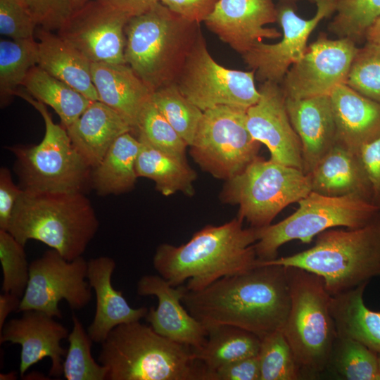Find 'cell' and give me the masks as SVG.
I'll return each instance as SVG.
<instances>
[{
  "instance_id": "4fadbf2b",
  "label": "cell",
  "mask_w": 380,
  "mask_h": 380,
  "mask_svg": "<svg viewBox=\"0 0 380 380\" xmlns=\"http://www.w3.org/2000/svg\"><path fill=\"white\" fill-rule=\"evenodd\" d=\"M87 261L83 256L69 261L51 248L30 264V278L18 312L35 310L57 318L62 300L72 310H81L91 299L87 281Z\"/></svg>"
},
{
  "instance_id": "7a4b0ae2",
  "label": "cell",
  "mask_w": 380,
  "mask_h": 380,
  "mask_svg": "<svg viewBox=\"0 0 380 380\" xmlns=\"http://www.w3.org/2000/svg\"><path fill=\"white\" fill-rule=\"evenodd\" d=\"M236 217L221 225H207L179 246L159 245L153 258L158 274L170 285L200 291L217 279L258 266L255 243L260 229L245 228Z\"/></svg>"
},
{
  "instance_id": "c3c4849f",
  "label": "cell",
  "mask_w": 380,
  "mask_h": 380,
  "mask_svg": "<svg viewBox=\"0 0 380 380\" xmlns=\"http://www.w3.org/2000/svg\"><path fill=\"white\" fill-rule=\"evenodd\" d=\"M126 15L129 18L141 15L156 5L160 0H96Z\"/></svg>"
},
{
  "instance_id": "30bf717a",
  "label": "cell",
  "mask_w": 380,
  "mask_h": 380,
  "mask_svg": "<svg viewBox=\"0 0 380 380\" xmlns=\"http://www.w3.org/2000/svg\"><path fill=\"white\" fill-rule=\"evenodd\" d=\"M298 204L291 215L260 229L259 239L254 245L258 260L277 258L279 248L289 241L309 243L327 229L359 228L380 217L376 205L354 196H328L311 191Z\"/></svg>"
},
{
  "instance_id": "60d3db41",
  "label": "cell",
  "mask_w": 380,
  "mask_h": 380,
  "mask_svg": "<svg viewBox=\"0 0 380 380\" xmlns=\"http://www.w3.org/2000/svg\"><path fill=\"white\" fill-rule=\"evenodd\" d=\"M346 84L380 104V47L372 43L358 49Z\"/></svg>"
},
{
  "instance_id": "f35d334b",
  "label": "cell",
  "mask_w": 380,
  "mask_h": 380,
  "mask_svg": "<svg viewBox=\"0 0 380 380\" xmlns=\"http://www.w3.org/2000/svg\"><path fill=\"white\" fill-rule=\"evenodd\" d=\"M134 132L139 139L153 147L186 160L187 144L158 110L151 99L143 108Z\"/></svg>"
},
{
  "instance_id": "7dc6e473",
  "label": "cell",
  "mask_w": 380,
  "mask_h": 380,
  "mask_svg": "<svg viewBox=\"0 0 380 380\" xmlns=\"http://www.w3.org/2000/svg\"><path fill=\"white\" fill-rule=\"evenodd\" d=\"M23 190L14 184L9 169H0V229L8 227L13 209Z\"/></svg>"
},
{
  "instance_id": "d590c367",
  "label": "cell",
  "mask_w": 380,
  "mask_h": 380,
  "mask_svg": "<svg viewBox=\"0 0 380 380\" xmlns=\"http://www.w3.org/2000/svg\"><path fill=\"white\" fill-rule=\"evenodd\" d=\"M73 327L68 336V348L63 360V375L67 380H106L108 369L91 355L93 341L79 318L72 316Z\"/></svg>"
},
{
  "instance_id": "f907efd6",
  "label": "cell",
  "mask_w": 380,
  "mask_h": 380,
  "mask_svg": "<svg viewBox=\"0 0 380 380\" xmlns=\"http://www.w3.org/2000/svg\"><path fill=\"white\" fill-rule=\"evenodd\" d=\"M367 42L374 44L380 47V18H379L368 29L365 35Z\"/></svg>"
},
{
  "instance_id": "2e32d148",
  "label": "cell",
  "mask_w": 380,
  "mask_h": 380,
  "mask_svg": "<svg viewBox=\"0 0 380 380\" xmlns=\"http://www.w3.org/2000/svg\"><path fill=\"white\" fill-rule=\"evenodd\" d=\"M129 20L96 0L87 1L75 8L58 35L91 63L124 64L125 31Z\"/></svg>"
},
{
  "instance_id": "4316f807",
  "label": "cell",
  "mask_w": 380,
  "mask_h": 380,
  "mask_svg": "<svg viewBox=\"0 0 380 380\" xmlns=\"http://www.w3.org/2000/svg\"><path fill=\"white\" fill-rule=\"evenodd\" d=\"M38 39V66L68 84L91 101H99L88 60L58 34L42 28Z\"/></svg>"
},
{
  "instance_id": "d6986e66",
  "label": "cell",
  "mask_w": 380,
  "mask_h": 380,
  "mask_svg": "<svg viewBox=\"0 0 380 380\" xmlns=\"http://www.w3.org/2000/svg\"><path fill=\"white\" fill-rule=\"evenodd\" d=\"M20 318L7 321L0 330V343L10 342L21 346L20 374L44 357L51 361L49 375L60 377L63 374V359L67 350L61 341L68 338V329L54 317L35 310L23 312Z\"/></svg>"
},
{
  "instance_id": "f6af8a7d",
  "label": "cell",
  "mask_w": 380,
  "mask_h": 380,
  "mask_svg": "<svg viewBox=\"0 0 380 380\" xmlns=\"http://www.w3.org/2000/svg\"><path fill=\"white\" fill-rule=\"evenodd\" d=\"M218 0H160V2L188 22L200 25L213 11Z\"/></svg>"
},
{
  "instance_id": "8992f818",
  "label": "cell",
  "mask_w": 380,
  "mask_h": 380,
  "mask_svg": "<svg viewBox=\"0 0 380 380\" xmlns=\"http://www.w3.org/2000/svg\"><path fill=\"white\" fill-rule=\"evenodd\" d=\"M160 2L125 27V63L153 91L175 82L200 31Z\"/></svg>"
},
{
  "instance_id": "1f68e13d",
  "label": "cell",
  "mask_w": 380,
  "mask_h": 380,
  "mask_svg": "<svg viewBox=\"0 0 380 380\" xmlns=\"http://www.w3.org/2000/svg\"><path fill=\"white\" fill-rule=\"evenodd\" d=\"M22 87L32 98L52 108L65 129L81 115L92 101L38 65L29 72Z\"/></svg>"
},
{
  "instance_id": "e575fe53",
  "label": "cell",
  "mask_w": 380,
  "mask_h": 380,
  "mask_svg": "<svg viewBox=\"0 0 380 380\" xmlns=\"http://www.w3.org/2000/svg\"><path fill=\"white\" fill-rule=\"evenodd\" d=\"M151 101L187 145L190 146L203 111L186 99L175 82L153 91Z\"/></svg>"
},
{
  "instance_id": "bcb514c9",
  "label": "cell",
  "mask_w": 380,
  "mask_h": 380,
  "mask_svg": "<svg viewBox=\"0 0 380 380\" xmlns=\"http://www.w3.org/2000/svg\"><path fill=\"white\" fill-rule=\"evenodd\" d=\"M213 380H260L258 356L241 358L217 368Z\"/></svg>"
},
{
  "instance_id": "b9f144b4",
  "label": "cell",
  "mask_w": 380,
  "mask_h": 380,
  "mask_svg": "<svg viewBox=\"0 0 380 380\" xmlns=\"http://www.w3.org/2000/svg\"><path fill=\"white\" fill-rule=\"evenodd\" d=\"M37 23L19 0H0V34L11 39L34 37Z\"/></svg>"
},
{
  "instance_id": "d4e9b609",
  "label": "cell",
  "mask_w": 380,
  "mask_h": 380,
  "mask_svg": "<svg viewBox=\"0 0 380 380\" xmlns=\"http://www.w3.org/2000/svg\"><path fill=\"white\" fill-rule=\"evenodd\" d=\"M91 72L99 101L122 115L134 132L152 91L126 63H91Z\"/></svg>"
},
{
  "instance_id": "9c48e42d",
  "label": "cell",
  "mask_w": 380,
  "mask_h": 380,
  "mask_svg": "<svg viewBox=\"0 0 380 380\" xmlns=\"http://www.w3.org/2000/svg\"><path fill=\"white\" fill-rule=\"evenodd\" d=\"M310 192L308 176L302 170L258 156L240 174L225 181L220 199L238 205V217L262 229Z\"/></svg>"
},
{
  "instance_id": "816d5d0a",
  "label": "cell",
  "mask_w": 380,
  "mask_h": 380,
  "mask_svg": "<svg viewBox=\"0 0 380 380\" xmlns=\"http://www.w3.org/2000/svg\"><path fill=\"white\" fill-rule=\"evenodd\" d=\"M71 1L75 6V8H76L77 7L83 4L87 0H71Z\"/></svg>"
},
{
  "instance_id": "ee69618b",
  "label": "cell",
  "mask_w": 380,
  "mask_h": 380,
  "mask_svg": "<svg viewBox=\"0 0 380 380\" xmlns=\"http://www.w3.org/2000/svg\"><path fill=\"white\" fill-rule=\"evenodd\" d=\"M372 191V203L380 210V135L357 151Z\"/></svg>"
},
{
  "instance_id": "4dcf8cb0",
  "label": "cell",
  "mask_w": 380,
  "mask_h": 380,
  "mask_svg": "<svg viewBox=\"0 0 380 380\" xmlns=\"http://www.w3.org/2000/svg\"><path fill=\"white\" fill-rule=\"evenodd\" d=\"M205 343L194 350L198 360L207 369L210 380L219 367L237 360L258 355L261 338L246 329L227 324L206 327Z\"/></svg>"
},
{
  "instance_id": "f546056e",
  "label": "cell",
  "mask_w": 380,
  "mask_h": 380,
  "mask_svg": "<svg viewBox=\"0 0 380 380\" xmlns=\"http://www.w3.org/2000/svg\"><path fill=\"white\" fill-rule=\"evenodd\" d=\"M139 140L141 146L136 161L137 177L151 179L155 183L156 189L165 196L177 192L187 196H194V182L197 175L187 161Z\"/></svg>"
},
{
  "instance_id": "7402d4cb",
  "label": "cell",
  "mask_w": 380,
  "mask_h": 380,
  "mask_svg": "<svg viewBox=\"0 0 380 380\" xmlns=\"http://www.w3.org/2000/svg\"><path fill=\"white\" fill-rule=\"evenodd\" d=\"M115 260L108 256H99L87 261V281L96 295L94 317L87 329L93 342L101 343L115 327L146 317V307H130L122 291L112 285Z\"/></svg>"
},
{
  "instance_id": "74e56055",
  "label": "cell",
  "mask_w": 380,
  "mask_h": 380,
  "mask_svg": "<svg viewBox=\"0 0 380 380\" xmlns=\"http://www.w3.org/2000/svg\"><path fill=\"white\" fill-rule=\"evenodd\" d=\"M260 380L303 379L300 367L282 329L261 338L258 354Z\"/></svg>"
},
{
  "instance_id": "e0dca14e",
  "label": "cell",
  "mask_w": 380,
  "mask_h": 380,
  "mask_svg": "<svg viewBox=\"0 0 380 380\" xmlns=\"http://www.w3.org/2000/svg\"><path fill=\"white\" fill-rule=\"evenodd\" d=\"M260 98L246 110V126L253 138L268 148L272 160L303 170L302 148L286 108L280 84L262 82Z\"/></svg>"
},
{
  "instance_id": "f5cc1de1",
  "label": "cell",
  "mask_w": 380,
  "mask_h": 380,
  "mask_svg": "<svg viewBox=\"0 0 380 380\" xmlns=\"http://www.w3.org/2000/svg\"><path fill=\"white\" fill-rule=\"evenodd\" d=\"M279 3H284V4H290L295 5V4L298 1H302V0H278ZM310 1V0H308Z\"/></svg>"
},
{
  "instance_id": "277c9868",
  "label": "cell",
  "mask_w": 380,
  "mask_h": 380,
  "mask_svg": "<svg viewBox=\"0 0 380 380\" xmlns=\"http://www.w3.org/2000/svg\"><path fill=\"white\" fill-rule=\"evenodd\" d=\"M99 221L82 192H27L19 196L7 231L23 246L44 243L71 261L82 256Z\"/></svg>"
},
{
  "instance_id": "9a60e30c",
  "label": "cell",
  "mask_w": 380,
  "mask_h": 380,
  "mask_svg": "<svg viewBox=\"0 0 380 380\" xmlns=\"http://www.w3.org/2000/svg\"><path fill=\"white\" fill-rule=\"evenodd\" d=\"M358 49L350 39L319 35L285 75L281 86L286 97L329 95L338 85L346 83Z\"/></svg>"
},
{
  "instance_id": "681fc988",
  "label": "cell",
  "mask_w": 380,
  "mask_h": 380,
  "mask_svg": "<svg viewBox=\"0 0 380 380\" xmlns=\"http://www.w3.org/2000/svg\"><path fill=\"white\" fill-rule=\"evenodd\" d=\"M21 298L11 293L3 292L0 294V330L6 322V318L12 312H18Z\"/></svg>"
},
{
  "instance_id": "ffe728a7",
  "label": "cell",
  "mask_w": 380,
  "mask_h": 380,
  "mask_svg": "<svg viewBox=\"0 0 380 380\" xmlns=\"http://www.w3.org/2000/svg\"><path fill=\"white\" fill-rule=\"evenodd\" d=\"M137 292L141 296L158 298L157 308L148 309L145 317L155 331L194 350L204 346L207 327L184 307L182 286H173L159 274H146L138 281Z\"/></svg>"
},
{
  "instance_id": "8d00e7d4",
  "label": "cell",
  "mask_w": 380,
  "mask_h": 380,
  "mask_svg": "<svg viewBox=\"0 0 380 380\" xmlns=\"http://www.w3.org/2000/svg\"><path fill=\"white\" fill-rule=\"evenodd\" d=\"M336 12L329 30L341 39L357 43L380 18V0H335Z\"/></svg>"
},
{
  "instance_id": "ba28073f",
  "label": "cell",
  "mask_w": 380,
  "mask_h": 380,
  "mask_svg": "<svg viewBox=\"0 0 380 380\" xmlns=\"http://www.w3.org/2000/svg\"><path fill=\"white\" fill-rule=\"evenodd\" d=\"M16 95L41 114L45 134L34 146L9 148L15 156L14 169L18 186L27 192H82L91 187L92 168L73 146L66 129L56 124L45 105L25 90Z\"/></svg>"
},
{
  "instance_id": "db71d44e",
  "label": "cell",
  "mask_w": 380,
  "mask_h": 380,
  "mask_svg": "<svg viewBox=\"0 0 380 380\" xmlns=\"http://www.w3.org/2000/svg\"><path fill=\"white\" fill-rule=\"evenodd\" d=\"M5 376H7V379H8V376L9 377H11L13 379H16V375L15 374V373L13 374V372L10 373L9 374H7V375H5V374H1V379L3 378V377H5Z\"/></svg>"
},
{
  "instance_id": "836d02e7",
  "label": "cell",
  "mask_w": 380,
  "mask_h": 380,
  "mask_svg": "<svg viewBox=\"0 0 380 380\" xmlns=\"http://www.w3.org/2000/svg\"><path fill=\"white\" fill-rule=\"evenodd\" d=\"M328 370L340 379L380 380L378 354L358 341L341 336L334 345Z\"/></svg>"
},
{
  "instance_id": "11a10c76",
  "label": "cell",
  "mask_w": 380,
  "mask_h": 380,
  "mask_svg": "<svg viewBox=\"0 0 380 380\" xmlns=\"http://www.w3.org/2000/svg\"><path fill=\"white\" fill-rule=\"evenodd\" d=\"M378 359H379V369H380V353L378 354Z\"/></svg>"
},
{
  "instance_id": "d6a6232c",
  "label": "cell",
  "mask_w": 380,
  "mask_h": 380,
  "mask_svg": "<svg viewBox=\"0 0 380 380\" xmlns=\"http://www.w3.org/2000/svg\"><path fill=\"white\" fill-rule=\"evenodd\" d=\"M38 65L37 42L25 39L0 41V99L6 105L16 95L29 72Z\"/></svg>"
},
{
  "instance_id": "52a82bcc",
  "label": "cell",
  "mask_w": 380,
  "mask_h": 380,
  "mask_svg": "<svg viewBox=\"0 0 380 380\" xmlns=\"http://www.w3.org/2000/svg\"><path fill=\"white\" fill-rule=\"evenodd\" d=\"M286 267L291 307L282 330L303 379H315L325 372L338 336L330 310L332 296L319 276Z\"/></svg>"
},
{
  "instance_id": "83f0119b",
  "label": "cell",
  "mask_w": 380,
  "mask_h": 380,
  "mask_svg": "<svg viewBox=\"0 0 380 380\" xmlns=\"http://www.w3.org/2000/svg\"><path fill=\"white\" fill-rule=\"evenodd\" d=\"M367 283L331 296L330 310L338 336L358 341L380 353V311L368 308L363 299Z\"/></svg>"
},
{
  "instance_id": "ac0fdd59",
  "label": "cell",
  "mask_w": 380,
  "mask_h": 380,
  "mask_svg": "<svg viewBox=\"0 0 380 380\" xmlns=\"http://www.w3.org/2000/svg\"><path fill=\"white\" fill-rule=\"evenodd\" d=\"M277 22L272 0H218L204 21L223 42L243 55L264 39H277L281 33L265 25Z\"/></svg>"
},
{
  "instance_id": "603a6c76",
  "label": "cell",
  "mask_w": 380,
  "mask_h": 380,
  "mask_svg": "<svg viewBox=\"0 0 380 380\" xmlns=\"http://www.w3.org/2000/svg\"><path fill=\"white\" fill-rule=\"evenodd\" d=\"M66 130L73 146L91 168L99 165L119 137L133 133L122 115L100 101H92Z\"/></svg>"
},
{
  "instance_id": "ab89813d",
  "label": "cell",
  "mask_w": 380,
  "mask_h": 380,
  "mask_svg": "<svg viewBox=\"0 0 380 380\" xmlns=\"http://www.w3.org/2000/svg\"><path fill=\"white\" fill-rule=\"evenodd\" d=\"M0 261L2 267V291L22 298L30 278V264L25 246L8 231L0 229Z\"/></svg>"
},
{
  "instance_id": "f1b7e54d",
  "label": "cell",
  "mask_w": 380,
  "mask_h": 380,
  "mask_svg": "<svg viewBox=\"0 0 380 380\" xmlns=\"http://www.w3.org/2000/svg\"><path fill=\"white\" fill-rule=\"evenodd\" d=\"M141 143L132 132L119 137L91 174V185L99 196L132 191L138 178L136 161Z\"/></svg>"
},
{
  "instance_id": "8fae6325",
  "label": "cell",
  "mask_w": 380,
  "mask_h": 380,
  "mask_svg": "<svg viewBox=\"0 0 380 380\" xmlns=\"http://www.w3.org/2000/svg\"><path fill=\"white\" fill-rule=\"evenodd\" d=\"M246 110L217 106L203 111L190 154L205 172L227 181L258 156L260 143L246 126Z\"/></svg>"
},
{
  "instance_id": "cb8c5ba5",
  "label": "cell",
  "mask_w": 380,
  "mask_h": 380,
  "mask_svg": "<svg viewBox=\"0 0 380 380\" xmlns=\"http://www.w3.org/2000/svg\"><path fill=\"white\" fill-rule=\"evenodd\" d=\"M307 175L311 191L354 196L372 203L371 185L357 153L337 142Z\"/></svg>"
},
{
  "instance_id": "484cf974",
  "label": "cell",
  "mask_w": 380,
  "mask_h": 380,
  "mask_svg": "<svg viewBox=\"0 0 380 380\" xmlns=\"http://www.w3.org/2000/svg\"><path fill=\"white\" fill-rule=\"evenodd\" d=\"M337 143L357 152L380 135V104L360 94L346 83L329 94Z\"/></svg>"
},
{
  "instance_id": "7c38bea8",
  "label": "cell",
  "mask_w": 380,
  "mask_h": 380,
  "mask_svg": "<svg viewBox=\"0 0 380 380\" xmlns=\"http://www.w3.org/2000/svg\"><path fill=\"white\" fill-rule=\"evenodd\" d=\"M255 72L227 68L210 54L199 31L175 81L182 94L202 111L217 106L247 110L260 98Z\"/></svg>"
},
{
  "instance_id": "44dd1931",
  "label": "cell",
  "mask_w": 380,
  "mask_h": 380,
  "mask_svg": "<svg viewBox=\"0 0 380 380\" xmlns=\"http://www.w3.org/2000/svg\"><path fill=\"white\" fill-rule=\"evenodd\" d=\"M286 108L300 141L303 171L308 175L337 142L330 96L286 97Z\"/></svg>"
},
{
  "instance_id": "7bdbcfd3",
  "label": "cell",
  "mask_w": 380,
  "mask_h": 380,
  "mask_svg": "<svg viewBox=\"0 0 380 380\" xmlns=\"http://www.w3.org/2000/svg\"><path fill=\"white\" fill-rule=\"evenodd\" d=\"M38 25L49 31L59 30L72 15L75 6L71 0H19Z\"/></svg>"
},
{
  "instance_id": "6da1fadb",
  "label": "cell",
  "mask_w": 380,
  "mask_h": 380,
  "mask_svg": "<svg viewBox=\"0 0 380 380\" xmlns=\"http://www.w3.org/2000/svg\"><path fill=\"white\" fill-rule=\"evenodd\" d=\"M183 287V305L205 327L232 325L260 338L283 329L290 310L287 270L279 265H260L200 291Z\"/></svg>"
},
{
  "instance_id": "5bb4252c",
  "label": "cell",
  "mask_w": 380,
  "mask_h": 380,
  "mask_svg": "<svg viewBox=\"0 0 380 380\" xmlns=\"http://www.w3.org/2000/svg\"><path fill=\"white\" fill-rule=\"evenodd\" d=\"M310 1L316 4L317 11L308 19L296 13L295 5L279 3L277 9V22L282 29L281 40L275 44L257 42L241 55L260 82L281 84L290 68L305 54L311 33L324 18L330 17L336 11L335 0Z\"/></svg>"
},
{
  "instance_id": "3957f363",
  "label": "cell",
  "mask_w": 380,
  "mask_h": 380,
  "mask_svg": "<svg viewBox=\"0 0 380 380\" xmlns=\"http://www.w3.org/2000/svg\"><path fill=\"white\" fill-rule=\"evenodd\" d=\"M101 344L98 362L108 369L106 380H210L192 348L139 321L115 327Z\"/></svg>"
},
{
  "instance_id": "5b68a950",
  "label": "cell",
  "mask_w": 380,
  "mask_h": 380,
  "mask_svg": "<svg viewBox=\"0 0 380 380\" xmlns=\"http://www.w3.org/2000/svg\"><path fill=\"white\" fill-rule=\"evenodd\" d=\"M293 267L315 274L336 296L380 277V217L359 228L327 229L314 246L291 255L259 260L258 265Z\"/></svg>"
}]
</instances>
